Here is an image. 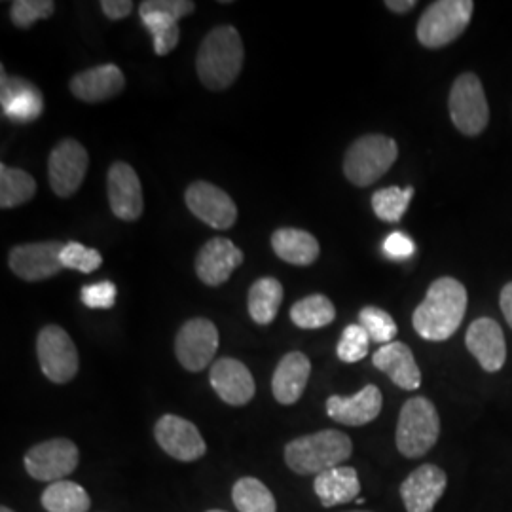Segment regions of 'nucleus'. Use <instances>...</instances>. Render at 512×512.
I'll list each match as a JSON object with an SVG mask.
<instances>
[{
    "label": "nucleus",
    "mask_w": 512,
    "mask_h": 512,
    "mask_svg": "<svg viewBox=\"0 0 512 512\" xmlns=\"http://www.w3.org/2000/svg\"><path fill=\"white\" fill-rule=\"evenodd\" d=\"M467 311V291L454 277L431 283L425 300L414 311L412 325L423 340L444 342L458 332Z\"/></svg>",
    "instance_id": "nucleus-1"
},
{
    "label": "nucleus",
    "mask_w": 512,
    "mask_h": 512,
    "mask_svg": "<svg viewBox=\"0 0 512 512\" xmlns=\"http://www.w3.org/2000/svg\"><path fill=\"white\" fill-rule=\"evenodd\" d=\"M243 59L245 48L238 29L220 25L203 38L196 57V71L207 90L222 92L236 82L243 69Z\"/></svg>",
    "instance_id": "nucleus-2"
},
{
    "label": "nucleus",
    "mask_w": 512,
    "mask_h": 512,
    "mask_svg": "<svg viewBox=\"0 0 512 512\" xmlns=\"http://www.w3.org/2000/svg\"><path fill=\"white\" fill-rule=\"evenodd\" d=\"M353 454V442L346 433L325 429L294 439L285 446V463L296 475H321L340 467Z\"/></svg>",
    "instance_id": "nucleus-3"
},
{
    "label": "nucleus",
    "mask_w": 512,
    "mask_h": 512,
    "mask_svg": "<svg viewBox=\"0 0 512 512\" xmlns=\"http://www.w3.org/2000/svg\"><path fill=\"white\" fill-rule=\"evenodd\" d=\"M440 418L435 404L425 397L408 399L397 423V448L404 458H423L439 440Z\"/></svg>",
    "instance_id": "nucleus-4"
},
{
    "label": "nucleus",
    "mask_w": 512,
    "mask_h": 512,
    "mask_svg": "<svg viewBox=\"0 0 512 512\" xmlns=\"http://www.w3.org/2000/svg\"><path fill=\"white\" fill-rule=\"evenodd\" d=\"M399 156L397 143L380 133L357 139L344 160V173L355 186H370L385 175Z\"/></svg>",
    "instance_id": "nucleus-5"
},
{
    "label": "nucleus",
    "mask_w": 512,
    "mask_h": 512,
    "mask_svg": "<svg viewBox=\"0 0 512 512\" xmlns=\"http://www.w3.org/2000/svg\"><path fill=\"white\" fill-rule=\"evenodd\" d=\"M475 12L471 0H439L433 2L418 23V40L425 48H442L467 29Z\"/></svg>",
    "instance_id": "nucleus-6"
},
{
    "label": "nucleus",
    "mask_w": 512,
    "mask_h": 512,
    "mask_svg": "<svg viewBox=\"0 0 512 512\" xmlns=\"http://www.w3.org/2000/svg\"><path fill=\"white\" fill-rule=\"evenodd\" d=\"M450 116L454 126L469 137L482 133L490 122V109L486 101V93L482 82L475 73H465L458 76L452 86L450 99Z\"/></svg>",
    "instance_id": "nucleus-7"
},
{
    "label": "nucleus",
    "mask_w": 512,
    "mask_h": 512,
    "mask_svg": "<svg viewBox=\"0 0 512 512\" xmlns=\"http://www.w3.org/2000/svg\"><path fill=\"white\" fill-rule=\"evenodd\" d=\"M196 4L190 0H145L139 14L154 40L156 55L171 54L179 44V19L194 14Z\"/></svg>",
    "instance_id": "nucleus-8"
},
{
    "label": "nucleus",
    "mask_w": 512,
    "mask_h": 512,
    "mask_svg": "<svg viewBox=\"0 0 512 512\" xmlns=\"http://www.w3.org/2000/svg\"><path fill=\"white\" fill-rule=\"evenodd\" d=\"M37 355L44 376L54 384H69L78 372V351L73 338L57 325L38 332Z\"/></svg>",
    "instance_id": "nucleus-9"
},
{
    "label": "nucleus",
    "mask_w": 512,
    "mask_h": 512,
    "mask_svg": "<svg viewBox=\"0 0 512 512\" xmlns=\"http://www.w3.org/2000/svg\"><path fill=\"white\" fill-rule=\"evenodd\" d=\"M80 452L73 440H44L33 446L25 456V469L38 482H59L73 475L78 467Z\"/></svg>",
    "instance_id": "nucleus-10"
},
{
    "label": "nucleus",
    "mask_w": 512,
    "mask_h": 512,
    "mask_svg": "<svg viewBox=\"0 0 512 512\" xmlns=\"http://www.w3.org/2000/svg\"><path fill=\"white\" fill-rule=\"evenodd\" d=\"M90 156L84 145L74 139H63L55 145L48 160L50 188L59 198H71L86 179Z\"/></svg>",
    "instance_id": "nucleus-11"
},
{
    "label": "nucleus",
    "mask_w": 512,
    "mask_h": 512,
    "mask_svg": "<svg viewBox=\"0 0 512 512\" xmlns=\"http://www.w3.org/2000/svg\"><path fill=\"white\" fill-rule=\"evenodd\" d=\"M219 349V330L213 321L196 317L186 321L175 340L179 363L190 372H202Z\"/></svg>",
    "instance_id": "nucleus-12"
},
{
    "label": "nucleus",
    "mask_w": 512,
    "mask_h": 512,
    "mask_svg": "<svg viewBox=\"0 0 512 512\" xmlns=\"http://www.w3.org/2000/svg\"><path fill=\"white\" fill-rule=\"evenodd\" d=\"M154 437L167 456L190 463L203 458L207 444L192 421L175 414H165L154 425Z\"/></svg>",
    "instance_id": "nucleus-13"
},
{
    "label": "nucleus",
    "mask_w": 512,
    "mask_h": 512,
    "mask_svg": "<svg viewBox=\"0 0 512 512\" xmlns=\"http://www.w3.org/2000/svg\"><path fill=\"white\" fill-rule=\"evenodd\" d=\"M184 200L194 217H198L215 230H228L238 220L236 203L215 184L205 181L190 184L184 194Z\"/></svg>",
    "instance_id": "nucleus-14"
},
{
    "label": "nucleus",
    "mask_w": 512,
    "mask_h": 512,
    "mask_svg": "<svg viewBox=\"0 0 512 512\" xmlns=\"http://www.w3.org/2000/svg\"><path fill=\"white\" fill-rule=\"evenodd\" d=\"M63 243L59 241H40V243H23L12 249L8 264L14 274L23 281H44L59 274L63 268L61 251Z\"/></svg>",
    "instance_id": "nucleus-15"
},
{
    "label": "nucleus",
    "mask_w": 512,
    "mask_h": 512,
    "mask_svg": "<svg viewBox=\"0 0 512 512\" xmlns=\"http://www.w3.org/2000/svg\"><path fill=\"white\" fill-rule=\"evenodd\" d=\"M107 192L110 211L118 219L133 222L143 215V188L137 171L131 165L126 162L110 165Z\"/></svg>",
    "instance_id": "nucleus-16"
},
{
    "label": "nucleus",
    "mask_w": 512,
    "mask_h": 512,
    "mask_svg": "<svg viewBox=\"0 0 512 512\" xmlns=\"http://www.w3.org/2000/svg\"><path fill=\"white\" fill-rule=\"evenodd\" d=\"M448 476L433 465L425 463L414 469L401 484L404 509L408 512H433L440 497L446 492Z\"/></svg>",
    "instance_id": "nucleus-17"
},
{
    "label": "nucleus",
    "mask_w": 512,
    "mask_h": 512,
    "mask_svg": "<svg viewBox=\"0 0 512 512\" xmlns=\"http://www.w3.org/2000/svg\"><path fill=\"white\" fill-rule=\"evenodd\" d=\"M243 262V251L230 239H209L196 256V274L205 285L220 287Z\"/></svg>",
    "instance_id": "nucleus-18"
},
{
    "label": "nucleus",
    "mask_w": 512,
    "mask_h": 512,
    "mask_svg": "<svg viewBox=\"0 0 512 512\" xmlns=\"http://www.w3.org/2000/svg\"><path fill=\"white\" fill-rule=\"evenodd\" d=\"M211 385L220 399L230 406H245L255 397V378L238 359L222 357L211 366Z\"/></svg>",
    "instance_id": "nucleus-19"
},
{
    "label": "nucleus",
    "mask_w": 512,
    "mask_h": 512,
    "mask_svg": "<svg viewBox=\"0 0 512 512\" xmlns=\"http://www.w3.org/2000/svg\"><path fill=\"white\" fill-rule=\"evenodd\" d=\"M465 344L486 372H499L505 366L507 342L503 330L494 319L480 317L473 321L467 330Z\"/></svg>",
    "instance_id": "nucleus-20"
},
{
    "label": "nucleus",
    "mask_w": 512,
    "mask_h": 512,
    "mask_svg": "<svg viewBox=\"0 0 512 512\" xmlns=\"http://www.w3.org/2000/svg\"><path fill=\"white\" fill-rule=\"evenodd\" d=\"M384 397L376 385H366L353 397L332 395L327 401V414L330 420L349 427H361L376 420L382 412Z\"/></svg>",
    "instance_id": "nucleus-21"
},
{
    "label": "nucleus",
    "mask_w": 512,
    "mask_h": 512,
    "mask_svg": "<svg viewBox=\"0 0 512 512\" xmlns=\"http://www.w3.org/2000/svg\"><path fill=\"white\" fill-rule=\"evenodd\" d=\"M2 112L8 120L16 124H31L40 118L44 101L42 93L38 92L31 82L21 80L16 76H6L2 71Z\"/></svg>",
    "instance_id": "nucleus-22"
},
{
    "label": "nucleus",
    "mask_w": 512,
    "mask_h": 512,
    "mask_svg": "<svg viewBox=\"0 0 512 512\" xmlns=\"http://www.w3.org/2000/svg\"><path fill=\"white\" fill-rule=\"evenodd\" d=\"M126 86V76L116 65H99L78 73L71 80V92L84 103H103L116 97Z\"/></svg>",
    "instance_id": "nucleus-23"
},
{
    "label": "nucleus",
    "mask_w": 512,
    "mask_h": 512,
    "mask_svg": "<svg viewBox=\"0 0 512 512\" xmlns=\"http://www.w3.org/2000/svg\"><path fill=\"white\" fill-rule=\"evenodd\" d=\"M311 376L310 359L302 351L287 353L275 368L272 391L275 401L285 406L298 403Z\"/></svg>",
    "instance_id": "nucleus-24"
},
{
    "label": "nucleus",
    "mask_w": 512,
    "mask_h": 512,
    "mask_svg": "<svg viewBox=\"0 0 512 512\" xmlns=\"http://www.w3.org/2000/svg\"><path fill=\"white\" fill-rule=\"evenodd\" d=\"M372 363L404 391H414L421 385L420 366L414 359L412 349L403 342H391L382 346L374 353Z\"/></svg>",
    "instance_id": "nucleus-25"
},
{
    "label": "nucleus",
    "mask_w": 512,
    "mask_h": 512,
    "mask_svg": "<svg viewBox=\"0 0 512 512\" xmlns=\"http://www.w3.org/2000/svg\"><path fill=\"white\" fill-rule=\"evenodd\" d=\"M313 490L323 507H336L357 501L361 494V480L353 467H334L321 475L315 476Z\"/></svg>",
    "instance_id": "nucleus-26"
},
{
    "label": "nucleus",
    "mask_w": 512,
    "mask_h": 512,
    "mask_svg": "<svg viewBox=\"0 0 512 512\" xmlns=\"http://www.w3.org/2000/svg\"><path fill=\"white\" fill-rule=\"evenodd\" d=\"M275 255L293 266H310L321 253L319 241L298 228H279L272 236Z\"/></svg>",
    "instance_id": "nucleus-27"
},
{
    "label": "nucleus",
    "mask_w": 512,
    "mask_h": 512,
    "mask_svg": "<svg viewBox=\"0 0 512 512\" xmlns=\"http://www.w3.org/2000/svg\"><path fill=\"white\" fill-rule=\"evenodd\" d=\"M283 302V285L275 277H262L249 289V315L256 325H270Z\"/></svg>",
    "instance_id": "nucleus-28"
},
{
    "label": "nucleus",
    "mask_w": 512,
    "mask_h": 512,
    "mask_svg": "<svg viewBox=\"0 0 512 512\" xmlns=\"http://www.w3.org/2000/svg\"><path fill=\"white\" fill-rule=\"evenodd\" d=\"M44 511L88 512L92 507L88 492L71 480H59L50 484L40 497Z\"/></svg>",
    "instance_id": "nucleus-29"
},
{
    "label": "nucleus",
    "mask_w": 512,
    "mask_h": 512,
    "mask_svg": "<svg viewBox=\"0 0 512 512\" xmlns=\"http://www.w3.org/2000/svg\"><path fill=\"white\" fill-rule=\"evenodd\" d=\"M37 192L35 179L16 167L0 165V207L12 209L23 203L31 202Z\"/></svg>",
    "instance_id": "nucleus-30"
},
{
    "label": "nucleus",
    "mask_w": 512,
    "mask_h": 512,
    "mask_svg": "<svg viewBox=\"0 0 512 512\" xmlns=\"http://www.w3.org/2000/svg\"><path fill=\"white\" fill-rule=\"evenodd\" d=\"M232 499L239 512H277L274 494L255 476L239 478L232 488Z\"/></svg>",
    "instance_id": "nucleus-31"
},
{
    "label": "nucleus",
    "mask_w": 512,
    "mask_h": 512,
    "mask_svg": "<svg viewBox=\"0 0 512 512\" xmlns=\"http://www.w3.org/2000/svg\"><path fill=\"white\" fill-rule=\"evenodd\" d=\"M291 319L300 329H323L336 319V308L327 296L311 294L294 304Z\"/></svg>",
    "instance_id": "nucleus-32"
},
{
    "label": "nucleus",
    "mask_w": 512,
    "mask_h": 512,
    "mask_svg": "<svg viewBox=\"0 0 512 512\" xmlns=\"http://www.w3.org/2000/svg\"><path fill=\"white\" fill-rule=\"evenodd\" d=\"M412 196H414L412 186H408V188H399V186L382 188L372 196V209L380 220L399 222L403 219L404 213L408 211Z\"/></svg>",
    "instance_id": "nucleus-33"
},
{
    "label": "nucleus",
    "mask_w": 512,
    "mask_h": 512,
    "mask_svg": "<svg viewBox=\"0 0 512 512\" xmlns=\"http://www.w3.org/2000/svg\"><path fill=\"white\" fill-rule=\"evenodd\" d=\"M359 325L368 332L370 340L376 344H391L397 336V323L387 311L376 306H366L359 313Z\"/></svg>",
    "instance_id": "nucleus-34"
},
{
    "label": "nucleus",
    "mask_w": 512,
    "mask_h": 512,
    "mask_svg": "<svg viewBox=\"0 0 512 512\" xmlns=\"http://www.w3.org/2000/svg\"><path fill=\"white\" fill-rule=\"evenodd\" d=\"M61 264L65 270H76L82 274H93L101 268L103 256L92 247H86L78 241H71L61 251Z\"/></svg>",
    "instance_id": "nucleus-35"
},
{
    "label": "nucleus",
    "mask_w": 512,
    "mask_h": 512,
    "mask_svg": "<svg viewBox=\"0 0 512 512\" xmlns=\"http://www.w3.org/2000/svg\"><path fill=\"white\" fill-rule=\"evenodd\" d=\"M370 336L361 325H349L338 342V359L342 363H359L368 355Z\"/></svg>",
    "instance_id": "nucleus-36"
},
{
    "label": "nucleus",
    "mask_w": 512,
    "mask_h": 512,
    "mask_svg": "<svg viewBox=\"0 0 512 512\" xmlns=\"http://www.w3.org/2000/svg\"><path fill=\"white\" fill-rule=\"evenodd\" d=\"M55 12L52 0H16L10 8L12 23L19 29H29L38 19L50 18Z\"/></svg>",
    "instance_id": "nucleus-37"
},
{
    "label": "nucleus",
    "mask_w": 512,
    "mask_h": 512,
    "mask_svg": "<svg viewBox=\"0 0 512 512\" xmlns=\"http://www.w3.org/2000/svg\"><path fill=\"white\" fill-rule=\"evenodd\" d=\"M118 289L112 281H99L82 289V302L92 310H110L116 304Z\"/></svg>",
    "instance_id": "nucleus-38"
},
{
    "label": "nucleus",
    "mask_w": 512,
    "mask_h": 512,
    "mask_svg": "<svg viewBox=\"0 0 512 512\" xmlns=\"http://www.w3.org/2000/svg\"><path fill=\"white\" fill-rule=\"evenodd\" d=\"M414 251H416V243L403 232H393L385 238L384 253L391 260H406L414 255Z\"/></svg>",
    "instance_id": "nucleus-39"
},
{
    "label": "nucleus",
    "mask_w": 512,
    "mask_h": 512,
    "mask_svg": "<svg viewBox=\"0 0 512 512\" xmlns=\"http://www.w3.org/2000/svg\"><path fill=\"white\" fill-rule=\"evenodd\" d=\"M101 8L107 18L116 21V19L128 18L133 10V2L131 0H103Z\"/></svg>",
    "instance_id": "nucleus-40"
},
{
    "label": "nucleus",
    "mask_w": 512,
    "mask_h": 512,
    "mask_svg": "<svg viewBox=\"0 0 512 512\" xmlns=\"http://www.w3.org/2000/svg\"><path fill=\"white\" fill-rule=\"evenodd\" d=\"M499 304H501V311H503V315H505V319H507V323L511 325L512 329V281L503 287Z\"/></svg>",
    "instance_id": "nucleus-41"
},
{
    "label": "nucleus",
    "mask_w": 512,
    "mask_h": 512,
    "mask_svg": "<svg viewBox=\"0 0 512 512\" xmlns=\"http://www.w3.org/2000/svg\"><path fill=\"white\" fill-rule=\"evenodd\" d=\"M385 6L395 14H404V12H410L412 8H416V0H387Z\"/></svg>",
    "instance_id": "nucleus-42"
},
{
    "label": "nucleus",
    "mask_w": 512,
    "mask_h": 512,
    "mask_svg": "<svg viewBox=\"0 0 512 512\" xmlns=\"http://www.w3.org/2000/svg\"><path fill=\"white\" fill-rule=\"evenodd\" d=\"M0 512H14V511H12V509H8V507H2V509H0Z\"/></svg>",
    "instance_id": "nucleus-43"
},
{
    "label": "nucleus",
    "mask_w": 512,
    "mask_h": 512,
    "mask_svg": "<svg viewBox=\"0 0 512 512\" xmlns=\"http://www.w3.org/2000/svg\"><path fill=\"white\" fill-rule=\"evenodd\" d=\"M207 512H226V511H207Z\"/></svg>",
    "instance_id": "nucleus-44"
},
{
    "label": "nucleus",
    "mask_w": 512,
    "mask_h": 512,
    "mask_svg": "<svg viewBox=\"0 0 512 512\" xmlns=\"http://www.w3.org/2000/svg\"><path fill=\"white\" fill-rule=\"evenodd\" d=\"M351 512H368V511H351Z\"/></svg>",
    "instance_id": "nucleus-45"
}]
</instances>
